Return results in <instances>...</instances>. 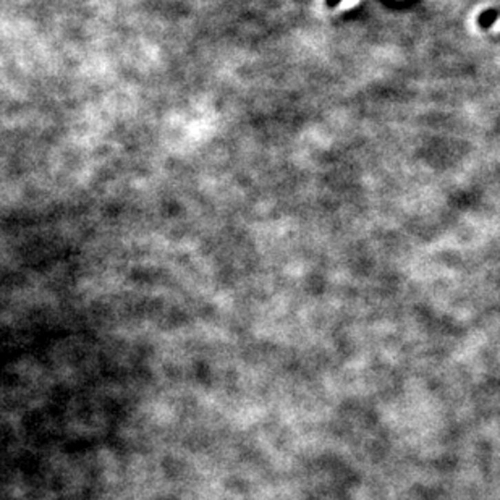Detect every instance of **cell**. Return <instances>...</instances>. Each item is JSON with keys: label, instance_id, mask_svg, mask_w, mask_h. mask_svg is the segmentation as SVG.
Listing matches in <instances>:
<instances>
[{"label": "cell", "instance_id": "1", "mask_svg": "<svg viewBox=\"0 0 500 500\" xmlns=\"http://www.w3.org/2000/svg\"><path fill=\"white\" fill-rule=\"evenodd\" d=\"M356 2H358V0H344V2H342V8H348V7H353L355 6V3Z\"/></svg>", "mask_w": 500, "mask_h": 500}]
</instances>
